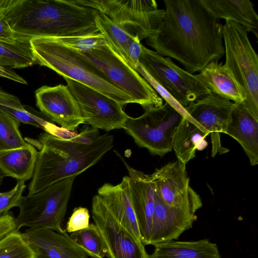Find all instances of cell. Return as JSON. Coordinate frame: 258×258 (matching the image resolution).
<instances>
[{"instance_id":"obj_7","label":"cell","mask_w":258,"mask_h":258,"mask_svg":"<svg viewBox=\"0 0 258 258\" xmlns=\"http://www.w3.org/2000/svg\"><path fill=\"white\" fill-rule=\"evenodd\" d=\"M100 70L119 89L145 109L163 105V99L136 70L107 43L86 51H79Z\"/></svg>"},{"instance_id":"obj_19","label":"cell","mask_w":258,"mask_h":258,"mask_svg":"<svg viewBox=\"0 0 258 258\" xmlns=\"http://www.w3.org/2000/svg\"><path fill=\"white\" fill-rule=\"evenodd\" d=\"M97 194L114 217L141 240L137 221L129 196L128 176L123 177L121 182L116 185L104 183L98 189Z\"/></svg>"},{"instance_id":"obj_8","label":"cell","mask_w":258,"mask_h":258,"mask_svg":"<svg viewBox=\"0 0 258 258\" xmlns=\"http://www.w3.org/2000/svg\"><path fill=\"white\" fill-rule=\"evenodd\" d=\"M106 16L112 22L140 41L157 30L165 15L154 0H75Z\"/></svg>"},{"instance_id":"obj_23","label":"cell","mask_w":258,"mask_h":258,"mask_svg":"<svg viewBox=\"0 0 258 258\" xmlns=\"http://www.w3.org/2000/svg\"><path fill=\"white\" fill-rule=\"evenodd\" d=\"M209 133L195 122L182 117L176 127L172 140V149L177 160L186 164L194 159L197 150L208 146L206 139Z\"/></svg>"},{"instance_id":"obj_30","label":"cell","mask_w":258,"mask_h":258,"mask_svg":"<svg viewBox=\"0 0 258 258\" xmlns=\"http://www.w3.org/2000/svg\"><path fill=\"white\" fill-rule=\"evenodd\" d=\"M0 258H35V253L19 231L0 240Z\"/></svg>"},{"instance_id":"obj_10","label":"cell","mask_w":258,"mask_h":258,"mask_svg":"<svg viewBox=\"0 0 258 258\" xmlns=\"http://www.w3.org/2000/svg\"><path fill=\"white\" fill-rule=\"evenodd\" d=\"M140 63L183 107L210 93L196 75L179 67L171 58L163 56L143 45Z\"/></svg>"},{"instance_id":"obj_27","label":"cell","mask_w":258,"mask_h":258,"mask_svg":"<svg viewBox=\"0 0 258 258\" xmlns=\"http://www.w3.org/2000/svg\"><path fill=\"white\" fill-rule=\"evenodd\" d=\"M96 25L107 42L128 64L127 48L136 36L112 22L106 16L99 13L95 17Z\"/></svg>"},{"instance_id":"obj_20","label":"cell","mask_w":258,"mask_h":258,"mask_svg":"<svg viewBox=\"0 0 258 258\" xmlns=\"http://www.w3.org/2000/svg\"><path fill=\"white\" fill-rule=\"evenodd\" d=\"M226 134L240 144L252 166L257 164L258 118L242 102L235 103Z\"/></svg>"},{"instance_id":"obj_6","label":"cell","mask_w":258,"mask_h":258,"mask_svg":"<svg viewBox=\"0 0 258 258\" xmlns=\"http://www.w3.org/2000/svg\"><path fill=\"white\" fill-rule=\"evenodd\" d=\"M75 178H65L33 196H23L15 219L17 230L28 227L64 232L62 223Z\"/></svg>"},{"instance_id":"obj_13","label":"cell","mask_w":258,"mask_h":258,"mask_svg":"<svg viewBox=\"0 0 258 258\" xmlns=\"http://www.w3.org/2000/svg\"><path fill=\"white\" fill-rule=\"evenodd\" d=\"M150 177L160 197L168 206L194 213L202 207L200 196L190 186L186 164L180 161L156 169Z\"/></svg>"},{"instance_id":"obj_26","label":"cell","mask_w":258,"mask_h":258,"mask_svg":"<svg viewBox=\"0 0 258 258\" xmlns=\"http://www.w3.org/2000/svg\"><path fill=\"white\" fill-rule=\"evenodd\" d=\"M36 63L30 41L15 42L0 41V66L9 69H22Z\"/></svg>"},{"instance_id":"obj_22","label":"cell","mask_w":258,"mask_h":258,"mask_svg":"<svg viewBox=\"0 0 258 258\" xmlns=\"http://www.w3.org/2000/svg\"><path fill=\"white\" fill-rule=\"evenodd\" d=\"M217 19L231 21L243 26L258 37V16L249 0H201Z\"/></svg>"},{"instance_id":"obj_21","label":"cell","mask_w":258,"mask_h":258,"mask_svg":"<svg viewBox=\"0 0 258 258\" xmlns=\"http://www.w3.org/2000/svg\"><path fill=\"white\" fill-rule=\"evenodd\" d=\"M196 76L211 93L235 103L243 102L246 99L244 90L222 62L212 61Z\"/></svg>"},{"instance_id":"obj_9","label":"cell","mask_w":258,"mask_h":258,"mask_svg":"<svg viewBox=\"0 0 258 258\" xmlns=\"http://www.w3.org/2000/svg\"><path fill=\"white\" fill-rule=\"evenodd\" d=\"M183 117L168 103L145 109L141 116L129 117L124 129L140 147L152 155L164 156L171 151L176 127Z\"/></svg>"},{"instance_id":"obj_24","label":"cell","mask_w":258,"mask_h":258,"mask_svg":"<svg viewBox=\"0 0 258 258\" xmlns=\"http://www.w3.org/2000/svg\"><path fill=\"white\" fill-rule=\"evenodd\" d=\"M150 258H221L216 244L208 239L198 241L174 240L155 245Z\"/></svg>"},{"instance_id":"obj_25","label":"cell","mask_w":258,"mask_h":258,"mask_svg":"<svg viewBox=\"0 0 258 258\" xmlns=\"http://www.w3.org/2000/svg\"><path fill=\"white\" fill-rule=\"evenodd\" d=\"M38 153L30 143L16 149L0 150V170L6 176L27 181L33 176Z\"/></svg>"},{"instance_id":"obj_40","label":"cell","mask_w":258,"mask_h":258,"mask_svg":"<svg viewBox=\"0 0 258 258\" xmlns=\"http://www.w3.org/2000/svg\"><path fill=\"white\" fill-rule=\"evenodd\" d=\"M18 40L8 23L0 17V41L12 43Z\"/></svg>"},{"instance_id":"obj_31","label":"cell","mask_w":258,"mask_h":258,"mask_svg":"<svg viewBox=\"0 0 258 258\" xmlns=\"http://www.w3.org/2000/svg\"><path fill=\"white\" fill-rule=\"evenodd\" d=\"M47 38L78 51H86L104 45L107 43L105 37L101 32L86 36Z\"/></svg>"},{"instance_id":"obj_2","label":"cell","mask_w":258,"mask_h":258,"mask_svg":"<svg viewBox=\"0 0 258 258\" xmlns=\"http://www.w3.org/2000/svg\"><path fill=\"white\" fill-rule=\"evenodd\" d=\"M98 13L75 0H0V17L23 41L99 33Z\"/></svg>"},{"instance_id":"obj_41","label":"cell","mask_w":258,"mask_h":258,"mask_svg":"<svg viewBox=\"0 0 258 258\" xmlns=\"http://www.w3.org/2000/svg\"><path fill=\"white\" fill-rule=\"evenodd\" d=\"M6 176V175L3 173V172L0 170V186L1 185L2 182L3 181L4 178Z\"/></svg>"},{"instance_id":"obj_39","label":"cell","mask_w":258,"mask_h":258,"mask_svg":"<svg viewBox=\"0 0 258 258\" xmlns=\"http://www.w3.org/2000/svg\"><path fill=\"white\" fill-rule=\"evenodd\" d=\"M0 105L18 110H25L24 106L16 96L8 93L0 89Z\"/></svg>"},{"instance_id":"obj_5","label":"cell","mask_w":258,"mask_h":258,"mask_svg":"<svg viewBox=\"0 0 258 258\" xmlns=\"http://www.w3.org/2000/svg\"><path fill=\"white\" fill-rule=\"evenodd\" d=\"M222 33L224 65L245 92L246 99L242 103L258 118V55L247 31L238 23L226 20Z\"/></svg>"},{"instance_id":"obj_17","label":"cell","mask_w":258,"mask_h":258,"mask_svg":"<svg viewBox=\"0 0 258 258\" xmlns=\"http://www.w3.org/2000/svg\"><path fill=\"white\" fill-rule=\"evenodd\" d=\"M154 187V186H153ZM154 210L149 244L154 246L177 239L191 228L197 217L187 210L165 204L154 187Z\"/></svg>"},{"instance_id":"obj_12","label":"cell","mask_w":258,"mask_h":258,"mask_svg":"<svg viewBox=\"0 0 258 258\" xmlns=\"http://www.w3.org/2000/svg\"><path fill=\"white\" fill-rule=\"evenodd\" d=\"M92 216L103 240L108 258H150L144 245L112 214L102 199L95 195Z\"/></svg>"},{"instance_id":"obj_35","label":"cell","mask_w":258,"mask_h":258,"mask_svg":"<svg viewBox=\"0 0 258 258\" xmlns=\"http://www.w3.org/2000/svg\"><path fill=\"white\" fill-rule=\"evenodd\" d=\"M142 46L138 36H137L131 41L127 48V57L128 65L135 70L140 64Z\"/></svg>"},{"instance_id":"obj_28","label":"cell","mask_w":258,"mask_h":258,"mask_svg":"<svg viewBox=\"0 0 258 258\" xmlns=\"http://www.w3.org/2000/svg\"><path fill=\"white\" fill-rule=\"evenodd\" d=\"M70 236L89 256L103 258L106 256L103 240L94 223H90L87 228L71 233Z\"/></svg>"},{"instance_id":"obj_15","label":"cell","mask_w":258,"mask_h":258,"mask_svg":"<svg viewBox=\"0 0 258 258\" xmlns=\"http://www.w3.org/2000/svg\"><path fill=\"white\" fill-rule=\"evenodd\" d=\"M36 104L51 120L74 132L85 123L78 103L67 85L42 86L35 93Z\"/></svg>"},{"instance_id":"obj_4","label":"cell","mask_w":258,"mask_h":258,"mask_svg":"<svg viewBox=\"0 0 258 258\" xmlns=\"http://www.w3.org/2000/svg\"><path fill=\"white\" fill-rule=\"evenodd\" d=\"M30 43L36 62L40 66L49 68L63 78L96 90L122 106L134 103L131 96L117 88L79 51L47 37L32 38Z\"/></svg>"},{"instance_id":"obj_36","label":"cell","mask_w":258,"mask_h":258,"mask_svg":"<svg viewBox=\"0 0 258 258\" xmlns=\"http://www.w3.org/2000/svg\"><path fill=\"white\" fill-rule=\"evenodd\" d=\"M99 136L98 129L85 125L80 133L69 140L77 144L87 145L94 142Z\"/></svg>"},{"instance_id":"obj_16","label":"cell","mask_w":258,"mask_h":258,"mask_svg":"<svg viewBox=\"0 0 258 258\" xmlns=\"http://www.w3.org/2000/svg\"><path fill=\"white\" fill-rule=\"evenodd\" d=\"M115 152L128 171L129 196L141 241L144 245H149L154 210V187L150 175L132 167L118 153Z\"/></svg>"},{"instance_id":"obj_37","label":"cell","mask_w":258,"mask_h":258,"mask_svg":"<svg viewBox=\"0 0 258 258\" xmlns=\"http://www.w3.org/2000/svg\"><path fill=\"white\" fill-rule=\"evenodd\" d=\"M15 219L10 212L0 216V240L9 233L18 231Z\"/></svg>"},{"instance_id":"obj_32","label":"cell","mask_w":258,"mask_h":258,"mask_svg":"<svg viewBox=\"0 0 258 258\" xmlns=\"http://www.w3.org/2000/svg\"><path fill=\"white\" fill-rule=\"evenodd\" d=\"M26 187L25 181L18 180L10 190L0 192V216L9 212L12 208L19 206Z\"/></svg>"},{"instance_id":"obj_29","label":"cell","mask_w":258,"mask_h":258,"mask_svg":"<svg viewBox=\"0 0 258 258\" xmlns=\"http://www.w3.org/2000/svg\"><path fill=\"white\" fill-rule=\"evenodd\" d=\"M20 122L0 110V150H10L27 145L19 129Z\"/></svg>"},{"instance_id":"obj_14","label":"cell","mask_w":258,"mask_h":258,"mask_svg":"<svg viewBox=\"0 0 258 258\" xmlns=\"http://www.w3.org/2000/svg\"><path fill=\"white\" fill-rule=\"evenodd\" d=\"M233 102L213 93L190 103L184 107L190 120L200 125L211 135L212 156L229 150L221 144V133H225L235 106Z\"/></svg>"},{"instance_id":"obj_38","label":"cell","mask_w":258,"mask_h":258,"mask_svg":"<svg viewBox=\"0 0 258 258\" xmlns=\"http://www.w3.org/2000/svg\"><path fill=\"white\" fill-rule=\"evenodd\" d=\"M43 130L57 138L67 140L73 138L77 134L62 127H59L50 121L46 123Z\"/></svg>"},{"instance_id":"obj_33","label":"cell","mask_w":258,"mask_h":258,"mask_svg":"<svg viewBox=\"0 0 258 258\" xmlns=\"http://www.w3.org/2000/svg\"><path fill=\"white\" fill-rule=\"evenodd\" d=\"M0 110L15 118L20 123L33 125L44 130V126L49 121L26 110H18L0 105Z\"/></svg>"},{"instance_id":"obj_18","label":"cell","mask_w":258,"mask_h":258,"mask_svg":"<svg viewBox=\"0 0 258 258\" xmlns=\"http://www.w3.org/2000/svg\"><path fill=\"white\" fill-rule=\"evenodd\" d=\"M22 236L35 253V258H88L66 231L59 233L46 228H28Z\"/></svg>"},{"instance_id":"obj_34","label":"cell","mask_w":258,"mask_h":258,"mask_svg":"<svg viewBox=\"0 0 258 258\" xmlns=\"http://www.w3.org/2000/svg\"><path fill=\"white\" fill-rule=\"evenodd\" d=\"M89 219L90 214L87 208H76L67 223L66 232L71 233L87 228L90 224Z\"/></svg>"},{"instance_id":"obj_1","label":"cell","mask_w":258,"mask_h":258,"mask_svg":"<svg viewBox=\"0 0 258 258\" xmlns=\"http://www.w3.org/2000/svg\"><path fill=\"white\" fill-rule=\"evenodd\" d=\"M163 2L165 17L146 40L155 51L177 60L192 74L223 56V25L201 0Z\"/></svg>"},{"instance_id":"obj_3","label":"cell","mask_w":258,"mask_h":258,"mask_svg":"<svg viewBox=\"0 0 258 258\" xmlns=\"http://www.w3.org/2000/svg\"><path fill=\"white\" fill-rule=\"evenodd\" d=\"M40 147L27 196H33L67 178L76 177L96 164L114 146V137L100 135L92 143L81 145L47 133L38 137Z\"/></svg>"},{"instance_id":"obj_11","label":"cell","mask_w":258,"mask_h":258,"mask_svg":"<svg viewBox=\"0 0 258 258\" xmlns=\"http://www.w3.org/2000/svg\"><path fill=\"white\" fill-rule=\"evenodd\" d=\"M79 106L84 122L110 131L124 129L129 116L122 106L104 94L67 78H63Z\"/></svg>"}]
</instances>
